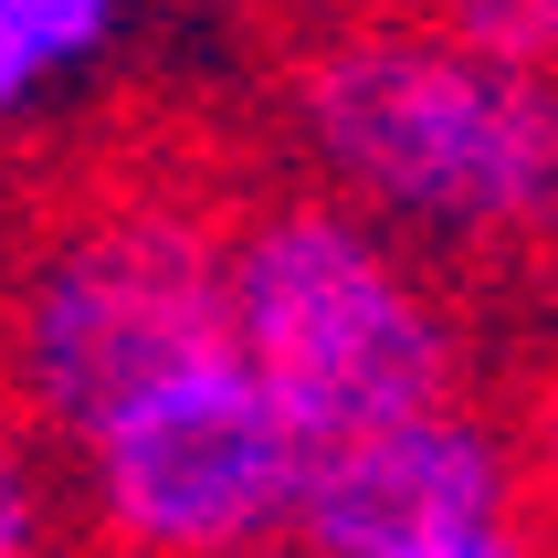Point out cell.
I'll use <instances>...</instances> for the list:
<instances>
[{"instance_id":"1","label":"cell","mask_w":558,"mask_h":558,"mask_svg":"<svg viewBox=\"0 0 558 558\" xmlns=\"http://www.w3.org/2000/svg\"><path fill=\"white\" fill-rule=\"evenodd\" d=\"M275 117L306 180L453 275L558 264V63H506L422 0H348L284 53Z\"/></svg>"},{"instance_id":"2","label":"cell","mask_w":558,"mask_h":558,"mask_svg":"<svg viewBox=\"0 0 558 558\" xmlns=\"http://www.w3.org/2000/svg\"><path fill=\"white\" fill-rule=\"evenodd\" d=\"M232 338L327 453L474 401V316L453 264L306 169L232 190Z\"/></svg>"},{"instance_id":"3","label":"cell","mask_w":558,"mask_h":558,"mask_svg":"<svg viewBox=\"0 0 558 558\" xmlns=\"http://www.w3.org/2000/svg\"><path fill=\"white\" fill-rule=\"evenodd\" d=\"M232 338V190L190 169H126L53 211L0 284V390L53 442L117 401L201 369Z\"/></svg>"},{"instance_id":"4","label":"cell","mask_w":558,"mask_h":558,"mask_svg":"<svg viewBox=\"0 0 558 558\" xmlns=\"http://www.w3.org/2000/svg\"><path fill=\"white\" fill-rule=\"evenodd\" d=\"M63 464L95 558H284L327 442L243 348H221L117 401L63 442Z\"/></svg>"},{"instance_id":"5","label":"cell","mask_w":558,"mask_h":558,"mask_svg":"<svg viewBox=\"0 0 558 558\" xmlns=\"http://www.w3.org/2000/svg\"><path fill=\"white\" fill-rule=\"evenodd\" d=\"M284 558H558L548 474L485 401L411 411L316 464Z\"/></svg>"},{"instance_id":"6","label":"cell","mask_w":558,"mask_h":558,"mask_svg":"<svg viewBox=\"0 0 558 558\" xmlns=\"http://www.w3.org/2000/svg\"><path fill=\"white\" fill-rule=\"evenodd\" d=\"M137 43V0H0V126H32L106 85Z\"/></svg>"},{"instance_id":"7","label":"cell","mask_w":558,"mask_h":558,"mask_svg":"<svg viewBox=\"0 0 558 558\" xmlns=\"http://www.w3.org/2000/svg\"><path fill=\"white\" fill-rule=\"evenodd\" d=\"M0 558H95L63 442L0 390Z\"/></svg>"},{"instance_id":"8","label":"cell","mask_w":558,"mask_h":558,"mask_svg":"<svg viewBox=\"0 0 558 558\" xmlns=\"http://www.w3.org/2000/svg\"><path fill=\"white\" fill-rule=\"evenodd\" d=\"M422 11L506 63H558V0H422Z\"/></svg>"},{"instance_id":"9","label":"cell","mask_w":558,"mask_h":558,"mask_svg":"<svg viewBox=\"0 0 558 558\" xmlns=\"http://www.w3.org/2000/svg\"><path fill=\"white\" fill-rule=\"evenodd\" d=\"M180 11H232V0H180Z\"/></svg>"}]
</instances>
